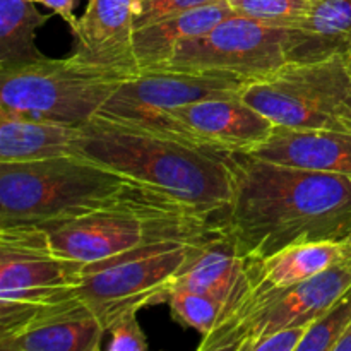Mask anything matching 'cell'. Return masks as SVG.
Returning <instances> with one entry per match:
<instances>
[{
  "mask_svg": "<svg viewBox=\"0 0 351 351\" xmlns=\"http://www.w3.org/2000/svg\"><path fill=\"white\" fill-rule=\"evenodd\" d=\"M232 154L235 187L223 221L240 257L263 259L295 243L345 242L351 178Z\"/></svg>",
  "mask_w": 351,
  "mask_h": 351,
  "instance_id": "6da1fadb",
  "label": "cell"
},
{
  "mask_svg": "<svg viewBox=\"0 0 351 351\" xmlns=\"http://www.w3.org/2000/svg\"><path fill=\"white\" fill-rule=\"evenodd\" d=\"M82 151L93 161L219 218L235 187L232 153L209 149L96 115L82 125Z\"/></svg>",
  "mask_w": 351,
  "mask_h": 351,
  "instance_id": "7a4b0ae2",
  "label": "cell"
},
{
  "mask_svg": "<svg viewBox=\"0 0 351 351\" xmlns=\"http://www.w3.org/2000/svg\"><path fill=\"white\" fill-rule=\"evenodd\" d=\"M221 219L202 215L156 189L132 184L98 208L38 226L47 230L64 259L82 267L149 243L201 239Z\"/></svg>",
  "mask_w": 351,
  "mask_h": 351,
  "instance_id": "3957f363",
  "label": "cell"
},
{
  "mask_svg": "<svg viewBox=\"0 0 351 351\" xmlns=\"http://www.w3.org/2000/svg\"><path fill=\"white\" fill-rule=\"evenodd\" d=\"M139 182L91 158L0 163V228L45 225L112 201Z\"/></svg>",
  "mask_w": 351,
  "mask_h": 351,
  "instance_id": "277c9868",
  "label": "cell"
},
{
  "mask_svg": "<svg viewBox=\"0 0 351 351\" xmlns=\"http://www.w3.org/2000/svg\"><path fill=\"white\" fill-rule=\"evenodd\" d=\"M125 79L82 64L74 55L0 69V112L82 127Z\"/></svg>",
  "mask_w": 351,
  "mask_h": 351,
  "instance_id": "5b68a950",
  "label": "cell"
},
{
  "mask_svg": "<svg viewBox=\"0 0 351 351\" xmlns=\"http://www.w3.org/2000/svg\"><path fill=\"white\" fill-rule=\"evenodd\" d=\"M351 287V263L346 256L326 269L290 288L237 291L226 302L215 328L202 336L201 351H252L273 332L308 326Z\"/></svg>",
  "mask_w": 351,
  "mask_h": 351,
  "instance_id": "8992f818",
  "label": "cell"
},
{
  "mask_svg": "<svg viewBox=\"0 0 351 351\" xmlns=\"http://www.w3.org/2000/svg\"><path fill=\"white\" fill-rule=\"evenodd\" d=\"M208 235L195 240L149 243L82 266L75 297L88 305L108 331L110 324L123 312L167 302L177 274Z\"/></svg>",
  "mask_w": 351,
  "mask_h": 351,
  "instance_id": "52a82bcc",
  "label": "cell"
},
{
  "mask_svg": "<svg viewBox=\"0 0 351 351\" xmlns=\"http://www.w3.org/2000/svg\"><path fill=\"white\" fill-rule=\"evenodd\" d=\"M81 266L64 259L38 225L0 228V336L34 311L74 297Z\"/></svg>",
  "mask_w": 351,
  "mask_h": 351,
  "instance_id": "ba28073f",
  "label": "cell"
},
{
  "mask_svg": "<svg viewBox=\"0 0 351 351\" xmlns=\"http://www.w3.org/2000/svg\"><path fill=\"white\" fill-rule=\"evenodd\" d=\"M351 89L345 55L317 62H288L273 75L250 82L243 101L276 127L339 130L336 113Z\"/></svg>",
  "mask_w": 351,
  "mask_h": 351,
  "instance_id": "9c48e42d",
  "label": "cell"
},
{
  "mask_svg": "<svg viewBox=\"0 0 351 351\" xmlns=\"http://www.w3.org/2000/svg\"><path fill=\"white\" fill-rule=\"evenodd\" d=\"M287 41L288 27L269 26L235 14L209 33L178 45L170 60L154 71L221 72L256 82L290 62Z\"/></svg>",
  "mask_w": 351,
  "mask_h": 351,
  "instance_id": "30bf717a",
  "label": "cell"
},
{
  "mask_svg": "<svg viewBox=\"0 0 351 351\" xmlns=\"http://www.w3.org/2000/svg\"><path fill=\"white\" fill-rule=\"evenodd\" d=\"M249 84V81L221 72H139L122 82L98 115L132 125H147L178 106L202 99L242 96Z\"/></svg>",
  "mask_w": 351,
  "mask_h": 351,
  "instance_id": "8fae6325",
  "label": "cell"
},
{
  "mask_svg": "<svg viewBox=\"0 0 351 351\" xmlns=\"http://www.w3.org/2000/svg\"><path fill=\"white\" fill-rule=\"evenodd\" d=\"M136 127L209 149L240 154L263 146L276 129L264 113L243 101L242 96L202 99L178 106L147 125Z\"/></svg>",
  "mask_w": 351,
  "mask_h": 351,
  "instance_id": "7c38bea8",
  "label": "cell"
},
{
  "mask_svg": "<svg viewBox=\"0 0 351 351\" xmlns=\"http://www.w3.org/2000/svg\"><path fill=\"white\" fill-rule=\"evenodd\" d=\"M71 31L74 57L82 64L127 79L139 74L134 55V0H88Z\"/></svg>",
  "mask_w": 351,
  "mask_h": 351,
  "instance_id": "4fadbf2b",
  "label": "cell"
},
{
  "mask_svg": "<svg viewBox=\"0 0 351 351\" xmlns=\"http://www.w3.org/2000/svg\"><path fill=\"white\" fill-rule=\"evenodd\" d=\"M105 328L77 297L47 305L0 336L3 351H98Z\"/></svg>",
  "mask_w": 351,
  "mask_h": 351,
  "instance_id": "5bb4252c",
  "label": "cell"
},
{
  "mask_svg": "<svg viewBox=\"0 0 351 351\" xmlns=\"http://www.w3.org/2000/svg\"><path fill=\"white\" fill-rule=\"evenodd\" d=\"M247 154L271 163L329 171L351 178V132L343 130L276 127L263 146Z\"/></svg>",
  "mask_w": 351,
  "mask_h": 351,
  "instance_id": "9a60e30c",
  "label": "cell"
},
{
  "mask_svg": "<svg viewBox=\"0 0 351 351\" xmlns=\"http://www.w3.org/2000/svg\"><path fill=\"white\" fill-rule=\"evenodd\" d=\"M345 257V242L295 243L263 259L245 261L237 291H263L300 285L338 264ZM232 298V297H230Z\"/></svg>",
  "mask_w": 351,
  "mask_h": 351,
  "instance_id": "2e32d148",
  "label": "cell"
},
{
  "mask_svg": "<svg viewBox=\"0 0 351 351\" xmlns=\"http://www.w3.org/2000/svg\"><path fill=\"white\" fill-rule=\"evenodd\" d=\"M88 158L82 151V127L0 112V163Z\"/></svg>",
  "mask_w": 351,
  "mask_h": 351,
  "instance_id": "e0dca14e",
  "label": "cell"
},
{
  "mask_svg": "<svg viewBox=\"0 0 351 351\" xmlns=\"http://www.w3.org/2000/svg\"><path fill=\"white\" fill-rule=\"evenodd\" d=\"M235 16L228 0L208 3L189 12L156 21L134 29V55L139 72L154 71L167 64L177 47L209 33L226 17Z\"/></svg>",
  "mask_w": 351,
  "mask_h": 351,
  "instance_id": "ac0fdd59",
  "label": "cell"
},
{
  "mask_svg": "<svg viewBox=\"0 0 351 351\" xmlns=\"http://www.w3.org/2000/svg\"><path fill=\"white\" fill-rule=\"evenodd\" d=\"M243 269L245 259L239 256L235 242L221 219V225L195 247L171 288L178 287L211 293L226 305L242 280Z\"/></svg>",
  "mask_w": 351,
  "mask_h": 351,
  "instance_id": "d6986e66",
  "label": "cell"
},
{
  "mask_svg": "<svg viewBox=\"0 0 351 351\" xmlns=\"http://www.w3.org/2000/svg\"><path fill=\"white\" fill-rule=\"evenodd\" d=\"M351 47V0H311L307 17L288 27L290 62H317L345 55Z\"/></svg>",
  "mask_w": 351,
  "mask_h": 351,
  "instance_id": "ffe728a7",
  "label": "cell"
},
{
  "mask_svg": "<svg viewBox=\"0 0 351 351\" xmlns=\"http://www.w3.org/2000/svg\"><path fill=\"white\" fill-rule=\"evenodd\" d=\"M50 19L31 0H0V69L43 60L36 48L38 27Z\"/></svg>",
  "mask_w": 351,
  "mask_h": 351,
  "instance_id": "44dd1931",
  "label": "cell"
},
{
  "mask_svg": "<svg viewBox=\"0 0 351 351\" xmlns=\"http://www.w3.org/2000/svg\"><path fill=\"white\" fill-rule=\"evenodd\" d=\"M171 317L184 328L194 329L201 336H206L218 322L225 302L204 291L187 290V288H170L167 297Z\"/></svg>",
  "mask_w": 351,
  "mask_h": 351,
  "instance_id": "7402d4cb",
  "label": "cell"
},
{
  "mask_svg": "<svg viewBox=\"0 0 351 351\" xmlns=\"http://www.w3.org/2000/svg\"><path fill=\"white\" fill-rule=\"evenodd\" d=\"M351 324V287L319 315L305 332L297 351H335Z\"/></svg>",
  "mask_w": 351,
  "mask_h": 351,
  "instance_id": "603a6c76",
  "label": "cell"
},
{
  "mask_svg": "<svg viewBox=\"0 0 351 351\" xmlns=\"http://www.w3.org/2000/svg\"><path fill=\"white\" fill-rule=\"evenodd\" d=\"M235 14L278 27H297L311 10V0H228Z\"/></svg>",
  "mask_w": 351,
  "mask_h": 351,
  "instance_id": "cb8c5ba5",
  "label": "cell"
},
{
  "mask_svg": "<svg viewBox=\"0 0 351 351\" xmlns=\"http://www.w3.org/2000/svg\"><path fill=\"white\" fill-rule=\"evenodd\" d=\"M213 2L218 0H141L134 3V29Z\"/></svg>",
  "mask_w": 351,
  "mask_h": 351,
  "instance_id": "d4e9b609",
  "label": "cell"
},
{
  "mask_svg": "<svg viewBox=\"0 0 351 351\" xmlns=\"http://www.w3.org/2000/svg\"><path fill=\"white\" fill-rule=\"evenodd\" d=\"M136 308L120 314L115 321L110 324L108 331L112 339H110L106 350L108 351H146L147 339L146 335L141 329L139 321H137Z\"/></svg>",
  "mask_w": 351,
  "mask_h": 351,
  "instance_id": "484cf974",
  "label": "cell"
},
{
  "mask_svg": "<svg viewBox=\"0 0 351 351\" xmlns=\"http://www.w3.org/2000/svg\"><path fill=\"white\" fill-rule=\"evenodd\" d=\"M308 326H295V328H287L273 332V335L257 341L252 351H297Z\"/></svg>",
  "mask_w": 351,
  "mask_h": 351,
  "instance_id": "4316f807",
  "label": "cell"
},
{
  "mask_svg": "<svg viewBox=\"0 0 351 351\" xmlns=\"http://www.w3.org/2000/svg\"><path fill=\"white\" fill-rule=\"evenodd\" d=\"M43 5H47L48 9H51V12L58 14L65 23H69V26H75L77 19L74 16V2L75 0H40Z\"/></svg>",
  "mask_w": 351,
  "mask_h": 351,
  "instance_id": "83f0119b",
  "label": "cell"
},
{
  "mask_svg": "<svg viewBox=\"0 0 351 351\" xmlns=\"http://www.w3.org/2000/svg\"><path fill=\"white\" fill-rule=\"evenodd\" d=\"M336 120H338L339 130H343V132H351V89L345 101H343L341 106L338 108Z\"/></svg>",
  "mask_w": 351,
  "mask_h": 351,
  "instance_id": "f1b7e54d",
  "label": "cell"
},
{
  "mask_svg": "<svg viewBox=\"0 0 351 351\" xmlns=\"http://www.w3.org/2000/svg\"><path fill=\"white\" fill-rule=\"evenodd\" d=\"M335 351H351V324L350 328L346 329L345 335H343V338L338 341Z\"/></svg>",
  "mask_w": 351,
  "mask_h": 351,
  "instance_id": "f546056e",
  "label": "cell"
},
{
  "mask_svg": "<svg viewBox=\"0 0 351 351\" xmlns=\"http://www.w3.org/2000/svg\"><path fill=\"white\" fill-rule=\"evenodd\" d=\"M345 256H346V259L351 263V233L346 237V240H345Z\"/></svg>",
  "mask_w": 351,
  "mask_h": 351,
  "instance_id": "4dcf8cb0",
  "label": "cell"
},
{
  "mask_svg": "<svg viewBox=\"0 0 351 351\" xmlns=\"http://www.w3.org/2000/svg\"><path fill=\"white\" fill-rule=\"evenodd\" d=\"M345 60H346V65H348V71H350V74H351V47L348 48V50H346Z\"/></svg>",
  "mask_w": 351,
  "mask_h": 351,
  "instance_id": "1f68e13d",
  "label": "cell"
},
{
  "mask_svg": "<svg viewBox=\"0 0 351 351\" xmlns=\"http://www.w3.org/2000/svg\"><path fill=\"white\" fill-rule=\"evenodd\" d=\"M137 2H141V0H134V3H137Z\"/></svg>",
  "mask_w": 351,
  "mask_h": 351,
  "instance_id": "d6a6232c",
  "label": "cell"
},
{
  "mask_svg": "<svg viewBox=\"0 0 351 351\" xmlns=\"http://www.w3.org/2000/svg\"><path fill=\"white\" fill-rule=\"evenodd\" d=\"M31 2H40V0H31Z\"/></svg>",
  "mask_w": 351,
  "mask_h": 351,
  "instance_id": "836d02e7",
  "label": "cell"
}]
</instances>
